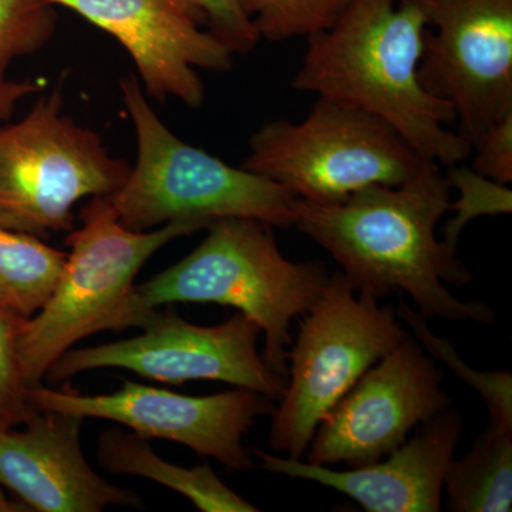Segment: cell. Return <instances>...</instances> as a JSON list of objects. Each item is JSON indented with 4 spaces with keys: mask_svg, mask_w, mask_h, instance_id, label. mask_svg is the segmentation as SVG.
<instances>
[{
    "mask_svg": "<svg viewBox=\"0 0 512 512\" xmlns=\"http://www.w3.org/2000/svg\"><path fill=\"white\" fill-rule=\"evenodd\" d=\"M450 191L440 165L424 160L406 183L372 185L339 204L298 198L293 227L332 255L356 292L380 301L402 291L424 318L491 325L494 312L487 303L460 301L444 285L473 281L457 251L437 239Z\"/></svg>",
    "mask_w": 512,
    "mask_h": 512,
    "instance_id": "1",
    "label": "cell"
},
{
    "mask_svg": "<svg viewBox=\"0 0 512 512\" xmlns=\"http://www.w3.org/2000/svg\"><path fill=\"white\" fill-rule=\"evenodd\" d=\"M427 26L423 0H352L332 28L308 37L292 87L375 114L424 160L463 163L473 148L448 128L456 111L420 83Z\"/></svg>",
    "mask_w": 512,
    "mask_h": 512,
    "instance_id": "2",
    "label": "cell"
},
{
    "mask_svg": "<svg viewBox=\"0 0 512 512\" xmlns=\"http://www.w3.org/2000/svg\"><path fill=\"white\" fill-rule=\"evenodd\" d=\"M207 231L180 262L136 285L138 328L148 312L170 303L232 306L258 323L265 335L262 359L288 382L289 326L318 301L329 279L325 265L286 259L274 227L262 221L222 218Z\"/></svg>",
    "mask_w": 512,
    "mask_h": 512,
    "instance_id": "3",
    "label": "cell"
},
{
    "mask_svg": "<svg viewBox=\"0 0 512 512\" xmlns=\"http://www.w3.org/2000/svg\"><path fill=\"white\" fill-rule=\"evenodd\" d=\"M120 92L136 133L137 157L127 180L107 200L124 227L150 231L177 221L210 227L222 218L293 227L298 198L292 192L175 136L151 107L136 74L120 80Z\"/></svg>",
    "mask_w": 512,
    "mask_h": 512,
    "instance_id": "4",
    "label": "cell"
},
{
    "mask_svg": "<svg viewBox=\"0 0 512 512\" xmlns=\"http://www.w3.org/2000/svg\"><path fill=\"white\" fill-rule=\"evenodd\" d=\"M83 225L66 238V268L55 291L33 318L22 320L16 349L30 389L43 384L53 363L80 340L103 330L138 328L136 276L156 252L174 239L207 229L177 221L150 231L124 227L107 197H94Z\"/></svg>",
    "mask_w": 512,
    "mask_h": 512,
    "instance_id": "5",
    "label": "cell"
},
{
    "mask_svg": "<svg viewBox=\"0 0 512 512\" xmlns=\"http://www.w3.org/2000/svg\"><path fill=\"white\" fill-rule=\"evenodd\" d=\"M64 82L0 124V227L47 237L74 229L83 198L109 197L130 173L103 138L64 113Z\"/></svg>",
    "mask_w": 512,
    "mask_h": 512,
    "instance_id": "6",
    "label": "cell"
},
{
    "mask_svg": "<svg viewBox=\"0 0 512 512\" xmlns=\"http://www.w3.org/2000/svg\"><path fill=\"white\" fill-rule=\"evenodd\" d=\"M424 158L387 121L343 101L316 96L301 123L274 120L249 138L245 170L296 198L339 204L372 185H400Z\"/></svg>",
    "mask_w": 512,
    "mask_h": 512,
    "instance_id": "7",
    "label": "cell"
},
{
    "mask_svg": "<svg viewBox=\"0 0 512 512\" xmlns=\"http://www.w3.org/2000/svg\"><path fill=\"white\" fill-rule=\"evenodd\" d=\"M305 315L288 353L291 372L269 434L271 447L295 460H301L320 421L357 380L410 335L393 306L363 293L356 296L342 272L329 276Z\"/></svg>",
    "mask_w": 512,
    "mask_h": 512,
    "instance_id": "8",
    "label": "cell"
},
{
    "mask_svg": "<svg viewBox=\"0 0 512 512\" xmlns=\"http://www.w3.org/2000/svg\"><path fill=\"white\" fill-rule=\"evenodd\" d=\"M134 338L92 348L70 349L53 363L45 379L60 384L90 370L124 369L156 382L181 384L214 380L281 400L286 382L271 372L258 353L262 330L238 313L227 322L200 326L177 312H148Z\"/></svg>",
    "mask_w": 512,
    "mask_h": 512,
    "instance_id": "9",
    "label": "cell"
},
{
    "mask_svg": "<svg viewBox=\"0 0 512 512\" xmlns=\"http://www.w3.org/2000/svg\"><path fill=\"white\" fill-rule=\"evenodd\" d=\"M29 402L40 412L110 420L147 440L183 444L231 471L255 467L242 440L259 416L275 410L269 397L244 387L195 397L130 380L107 394H83L70 387L55 390L39 384L29 389Z\"/></svg>",
    "mask_w": 512,
    "mask_h": 512,
    "instance_id": "10",
    "label": "cell"
},
{
    "mask_svg": "<svg viewBox=\"0 0 512 512\" xmlns=\"http://www.w3.org/2000/svg\"><path fill=\"white\" fill-rule=\"evenodd\" d=\"M429 26L421 86L456 111L474 143L512 113V0H423Z\"/></svg>",
    "mask_w": 512,
    "mask_h": 512,
    "instance_id": "11",
    "label": "cell"
},
{
    "mask_svg": "<svg viewBox=\"0 0 512 512\" xmlns=\"http://www.w3.org/2000/svg\"><path fill=\"white\" fill-rule=\"evenodd\" d=\"M443 373L413 336L357 380L313 434L308 463L350 468L383 460L407 434L450 409Z\"/></svg>",
    "mask_w": 512,
    "mask_h": 512,
    "instance_id": "12",
    "label": "cell"
},
{
    "mask_svg": "<svg viewBox=\"0 0 512 512\" xmlns=\"http://www.w3.org/2000/svg\"><path fill=\"white\" fill-rule=\"evenodd\" d=\"M119 40L136 64L148 99L200 109L205 86L198 70L227 73L234 53L207 28L191 0H52Z\"/></svg>",
    "mask_w": 512,
    "mask_h": 512,
    "instance_id": "13",
    "label": "cell"
},
{
    "mask_svg": "<svg viewBox=\"0 0 512 512\" xmlns=\"http://www.w3.org/2000/svg\"><path fill=\"white\" fill-rule=\"evenodd\" d=\"M82 417L35 410L23 430H0V487L25 511L100 512L141 507L136 493L100 477L84 457Z\"/></svg>",
    "mask_w": 512,
    "mask_h": 512,
    "instance_id": "14",
    "label": "cell"
},
{
    "mask_svg": "<svg viewBox=\"0 0 512 512\" xmlns=\"http://www.w3.org/2000/svg\"><path fill=\"white\" fill-rule=\"evenodd\" d=\"M461 431L460 414L447 409L424 421L419 433L386 460L345 471L274 456L256 448L251 453L269 473L333 488L369 512H437L441 510L444 481Z\"/></svg>",
    "mask_w": 512,
    "mask_h": 512,
    "instance_id": "15",
    "label": "cell"
},
{
    "mask_svg": "<svg viewBox=\"0 0 512 512\" xmlns=\"http://www.w3.org/2000/svg\"><path fill=\"white\" fill-rule=\"evenodd\" d=\"M97 458L104 470L117 476L147 478L184 495L204 512H255L254 504L227 487L210 464L191 468L163 460L138 434L120 429L103 431L97 441Z\"/></svg>",
    "mask_w": 512,
    "mask_h": 512,
    "instance_id": "16",
    "label": "cell"
},
{
    "mask_svg": "<svg viewBox=\"0 0 512 512\" xmlns=\"http://www.w3.org/2000/svg\"><path fill=\"white\" fill-rule=\"evenodd\" d=\"M444 487L450 511L510 512L512 427L490 420L466 456L454 458Z\"/></svg>",
    "mask_w": 512,
    "mask_h": 512,
    "instance_id": "17",
    "label": "cell"
},
{
    "mask_svg": "<svg viewBox=\"0 0 512 512\" xmlns=\"http://www.w3.org/2000/svg\"><path fill=\"white\" fill-rule=\"evenodd\" d=\"M66 262L67 252L39 237L0 227V312L33 318L55 291Z\"/></svg>",
    "mask_w": 512,
    "mask_h": 512,
    "instance_id": "18",
    "label": "cell"
},
{
    "mask_svg": "<svg viewBox=\"0 0 512 512\" xmlns=\"http://www.w3.org/2000/svg\"><path fill=\"white\" fill-rule=\"evenodd\" d=\"M52 0H0V124L15 114L20 101L43 93L37 80H15L9 67L23 56L33 55L52 40L57 13Z\"/></svg>",
    "mask_w": 512,
    "mask_h": 512,
    "instance_id": "19",
    "label": "cell"
},
{
    "mask_svg": "<svg viewBox=\"0 0 512 512\" xmlns=\"http://www.w3.org/2000/svg\"><path fill=\"white\" fill-rule=\"evenodd\" d=\"M259 39L285 42L332 28L352 0H237Z\"/></svg>",
    "mask_w": 512,
    "mask_h": 512,
    "instance_id": "20",
    "label": "cell"
},
{
    "mask_svg": "<svg viewBox=\"0 0 512 512\" xmlns=\"http://www.w3.org/2000/svg\"><path fill=\"white\" fill-rule=\"evenodd\" d=\"M397 318L412 328L414 339L433 359L440 360L461 380L477 390L490 412L491 421L512 427V376L510 372H477L457 355L453 343L431 332L426 319L400 299Z\"/></svg>",
    "mask_w": 512,
    "mask_h": 512,
    "instance_id": "21",
    "label": "cell"
},
{
    "mask_svg": "<svg viewBox=\"0 0 512 512\" xmlns=\"http://www.w3.org/2000/svg\"><path fill=\"white\" fill-rule=\"evenodd\" d=\"M446 180L458 192L456 201L448 205L454 217L443 228V242L457 251L461 232L478 217L511 214L512 191L505 184L478 174L473 168L451 165Z\"/></svg>",
    "mask_w": 512,
    "mask_h": 512,
    "instance_id": "22",
    "label": "cell"
},
{
    "mask_svg": "<svg viewBox=\"0 0 512 512\" xmlns=\"http://www.w3.org/2000/svg\"><path fill=\"white\" fill-rule=\"evenodd\" d=\"M20 322L0 312V430L23 426L35 412L16 349Z\"/></svg>",
    "mask_w": 512,
    "mask_h": 512,
    "instance_id": "23",
    "label": "cell"
},
{
    "mask_svg": "<svg viewBox=\"0 0 512 512\" xmlns=\"http://www.w3.org/2000/svg\"><path fill=\"white\" fill-rule=\"evenodd\" d=\"M207 19V28L234 55H245L258 45L259 36L251 19L239 8L237 0H191Z\"/></svg>",
    "mask_w": 512,
    "mask_h": 512,
    "instance_id": "24",
    "label": "cell"
},
{
    "mask_svg": "<svg viewBox=\"0 0 512 512\" xmlns=\"http://www.w3.org/2000/svg\"><path fill=\"white\" fill-rule=\"evenodd\" d=\"M473 170L497 183H512V113L487 128L474 143Z\"/></svg>",
    "mask_w": 512,
    "mask_h": 512,
    "instance_id": "25",
    "label": "cell"
},
{
    "mask_svg": "<svg viewBox=\"0 0 512 512\" xmlns=\"http://www.w3.org/2000/svg\"><path fill=\"white\" fill-rule=\"evenodd\" d=\"M25 511L22 505L16 503V501H10L9 498L0 497V512H16Z\"/></svg>",
    "mask_w": 512,
    "mask_h": 512,
    "instance_id": "26",
    "label": "cell"
},
{
    "mask_svg": "<svg viewBox=\"0 0 512 512\" xmlns=\"http://www.w3.org/2000/svg\"><path fill=\"white\" fill-rule=\"evenodd\" d=\"M0 497H2V498H8V497H6V495H5V491H3V488H2V487H0Z\"/></svg>",
    "mask_w": 512,
    "mask_h": 512,
    "instance_id": "27",
    "label": "cell"
}]
</instances>
